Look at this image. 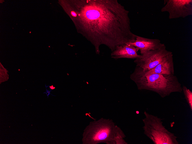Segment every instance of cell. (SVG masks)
I'll list each match as a JSON object with an SVG mask.
<instances>
[{"label": "cell", "instance_id": "cell-1", "mask_svg": "<svg viewBox=\"0 0 192 144\" xmlns=\"http://www.w3.org/2000/svg\"><path fill=\"white\" fill-rule=\"evenodd\" d=\"M84 3L85 32L97 52L101 44L112 52L118 46L135 41L137 35L131 31L129 11L117 0H87Z\"/></svg>", "mask_w": 192, "mask_h": 144}, {"label": "cell", "instance_id": "cell-2", "mask_svg": "<svg viewBox=\"0 0 192 144\" xmlns=\"http://www.w3.org/2000/svg\"><path fill=\"white\" fill-rule=\"evenodd\" d=\"M130 78L139 90H147L157 93L162 98L173 93L182 92L181 84L174 74H148L136 66Z\"/></svg>", "mask_w": 192, "mask_h": 144}, {"label": "cell", "instance_id": "cell-3", "mask_svg": "<svg viewBox=\"0 0 192 144\" xmlns=\"http://www.w3.org/2000/svg\"><path fill=\"white\" fill-rule=\"evenodd\" d=\"M123 130L112 119L101 118L89 122L84 130L82 144H128Z\"/></svg>", "mask_w": 192, "mask_h": 144}, {"label": "cell", "instance_id": "cell-4", "mask_svg": "<svg viewBox=\"0 0 192 144\" xmlns=\"http://www.w3.org/2000/svg\"><path fill=\"white\" fill-rule=\"evenodd\" d=\"M142 119L144 134L154 144H179L178 137L169 131L163 124L161 119L144 111Z\"/></svg>", "mask_w": 192, "mask_h": 144}, {"label": "cell", "instance_id": "cell-5", "mask_svg": "<svg viewBox=\"0 0 192 144\" xmlns=\"http://www.w3.org/2000/svg\"><path fill=\"white\" fill-rule=\"evenodd\" d=\"M172 53L166 49L165 45L154 50L147 51L140 55L134 62L137 66L143 71L150 70L157 66L166 56Z\"/></svg>", "mask_w": 192, "mask_h": 144}, {"label": "cell", "instance_id": "cell-6", "mask_svg": "<svg viewBox=\"0 0 192 144\" xmlns=\"http://www.w3.org/2000/svg\"><path fill=\"white\" fill-rule=\"evenodd\" d=\"M162 12H167L169 19L185 18L192 15V0H164Z\"/></svg>", "mask_w": 192, "mask_h": 144}, {"label": "cell", "instance_id": "cell-7", "mask_svg": "<svg viewBox=\"0 0 192 144\" xmlns=\"http://www.w3.org/2000/svg\"><path fill=\"white\" fill-rule=\"evenodd\" d=\"M126 44L135 47L137 50L140 51L141 54L148 51L160 48L164 45L158 39H150L137 36L135 41Z\"/></svg>", "mask_w": 192, "mask_h": 144}, {"label": "cell", "instance_id": "cell-8", "mask_svg": "<svg viewBox=\"0 0 192 144\" xmlns=\"http://www.w3.org/2000/svg\"><path fill=\"white\" fill-rule=\"evenodd\" d=\"M172 53L165 57L157 66L153 68L144 71L148 74H174Z\"/></svg>", "mask_w": 192, "mask_h": 144}, {"label": "cell", "instance_id": "cell-9", "mask_svg": "<svg viewBox=\"0 0 192 144\" xmlns=\"http://www.w3.org/2000/svg\"><path fill=\"white\" fill-rule=\"evenodd\" d=\"M138 51L133 46L126 44L118 46L112 52L111 56L112 58L115 59L122 58L136 59L140 56V55L137 54Z\"/></svg>", "mask_w": 192, "mask_h": 144}, {"label": "cell", "instance_id": "cell-10", "mask_svg": "<svg viewBox=\"0 0 192 144\" xmlns=\"http://www.w3.org/2000/svg\"><path fill=\"white\" fill-rule=\"evenodd\" d=\"M182 89L186 101L189 106L191 111H192V92L185 86H183Z\"/></svg>", "mask_w": 192, "mask_h": 144}]
</instances>
